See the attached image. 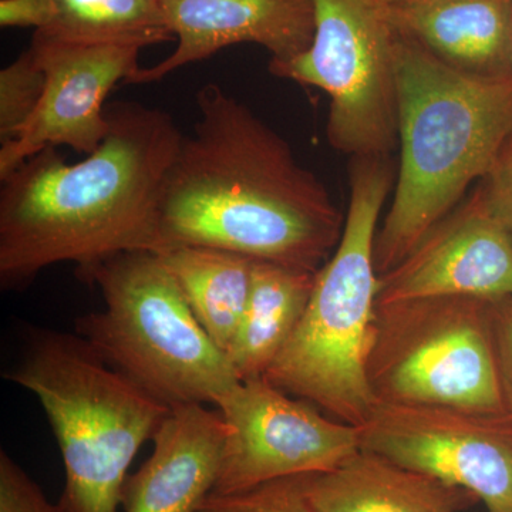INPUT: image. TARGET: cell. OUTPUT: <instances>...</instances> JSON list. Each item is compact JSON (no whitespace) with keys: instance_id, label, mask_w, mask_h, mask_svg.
I'll return each instance as SVG.
<instances>
[{"instance_id":"cell-4","label":"cell","mask_w":512,"mask_h":512,"mask_svg":"<svg viewBox=\"0 0 512 512\" xmlns=\"http://www.w3.org/2000/svg\"><path fill=\"white\" fill-rule=\"evenodd\" d=\"M396 174L392 156L350 158L342 237L316 272L308 306L264 377L330 419L355 427L363 426L379 403L366 362L380 286L376 234Z\"/></svg>"},{"instance_id":"cell-10","label":"cell","mask_w":512,"mask_h":512,"mask_svg":"<svg viewBox=\"0 0 512 512\" xmlns=\"http://www.w3.org/2000/svg\"><path fill=\"white\" fill-rule=\"evenodd\" d=\"M217 409L227 423V437L211 494L326 473L360 448L357 427L330 419L264 377L239 382Z\"/></svg>"},{"instance_id":"cell-11","label":"cell","mask_w":512,"mask_h":512,"mask_svg":"<svg viewBox=\"0 0 512 512\" xmlns=\"http://www.w3.org/2000/svg\"><path fill=\"white\" fill-rule=\"evenodd\" d=\"M29 49L46 76L45 93L32 119L12 143L0 146V180L49 147L92 154L110 123L107 96L138 69L141 47L67 43L33 35Z\"/></svg>"},{"instance_id":"cell-25","label":"cell","mask_w":512,"mask_h":512,"mask_svg":"<svg viewBox=\"0 0 512 512\" xmlns=\"http://www.w3.org/2000/svg\"><path fill=\"white\" fill-rule=\"evenodd\" d=\"M384 2L389 3V5H396V3L406 2V0H384Z\"/></svg>"},{"instance_id":"cell-5","label":"cell","mask_w":512,"mask_h":512,"mask_svg":"<svg viewBox=\"0 0 512 512\" xmlns=\"http://www.w3.org/2000/svg\"><path fill=\"white\" fill-rule=\"evenodd\" d=\"M6 377L42 404L64 464V512H117L128 467L171 412L79 335L37 330Z\"/></svg>"},{"instance_id":"cell-24","label":"cell","mask_w":512,"mask_h":512,"mask_svg":"<svg viewBox=\"0 0 512 512\" xmlns=\"http://www.w3.org/2000/svg\"><path fill=\"white\" fill-rule=\"evenodd\" d=\"M493 336L498 370L508 410L512 413V298L493 302Z\"/></svg>"},{"instance_id":"cell-17","label":"cell","mask_w":512,"mask_h":512,"mask_svg":"<svg viewBox=\"0 0 512 512\" xmlns=\"http://www.w3.org/2000/svg\"><path fill=\"white\" fill-rule=\"evenodd\" d=\"M2 28L67 43L141 47L175 39L158 0H0Z\"/></svg>"},{"instance_id":"cell-12","label":"cell","mask_w":512,"mask_h":512,"mask_svg":"<svg viewBox=\"0 0 512 512\" xmlns=\"http://www.w3.org/2000/svg\"><path fill=\"white\" fill-rule=\"evenodd\" d=\"M434 296L512 298V232L481 188L380 276L377 305Z\"/></svg>"},{"instance_id":"cell-6","label":"cell","mask_w":512,"mask_h":512,"mask_svg":"<svg viewBox=\"0 0 512 512\" xmlns=\"http://www.w3.org/2000/svg\"><path fill=\"white\" fill-rule=\"evenodd\" d=\"M77 274L104 301L76 320L77 335L160 402L218 406L241 382L156 252H124Z\"/></svg>"},{"instance_id":"cell-21","label":"cell","mask_w":512,"mask_h":512,"mask_svg":"<svg viewBox=\"0 0 512 512\" xmlns=\"http://www.w3.org/2000/svg\"><path fill=\"white\" fill-rule=\"evenodd\" d=\"M197 512H315L305 476L281 478L234 494H210Z\"/></svg>"},{"instance_id":"cell-23","label":"cell","mask_w":512,"mask_h":512,"mask_svg":"<svg viewBox=\"0 0 512 512\" xmlns=\"http://www.w3.org/2000/svg\"><path fill=\"white\" fill-rule=\"evenodd\" d=\"M480 188L491 210L512 232V138Z\"/></svg>"},{"instance_id":"cell-18","label":"cell","mask_w":512,"mask_h":512,"mask_svg":"<svg viewBox=\"0 0 512 512\" xmlns=\"http://www.w3.org/2000/svg\"><path fill=\"white\" fill-rule=\"evenodd\" d=\"M316 272L252 261L247 306L225 352L241 382L262 379L295 332Z\"/></svg>"},{"instance_id":"cell-22","label":"cell","mask_w":512,"mask_h":512,"mask_svg":"<svg viewBox=\"0 0 512 512\" xmlns=\"http://www.w3.org/2000/svg\"><path fill=\"white\" fill-rule=\"evenodd\" d=\"M0 512H64L52 504L26 471L2 451L0 453Z\"/></svg>"},{"instance_id":"cell-19","label":"cell","mask_w":512,"mask_h":512,"mask_svg":"<svg viewBox=\"0 0 512 512\" xmlns=\"http://www.w3.org/2000/svg\"><path fill=\"white\" fill-rule=\"evenodd\" d=\"M156 254L180 285L202 328L227 352L247 306L252 259L194 245H177Z\"/></svg>"},{"instance_id":"cell-13","label":"cell","mask_w":512,"mask_h":512,"mask_svg":"<svg viewBox=\"0 0 512 512\" xmlns=\"http://www.w3.org/2000/svg\"><path fill=\"white\" fill-rule=\"evenodd\" d=\"M177 47L151 67H138L124 84L160 82L168 74L202 62L225 47L254 43L284 63L311 46L312 0H158Z\"/></svg>"},{"instance_id":"cell-9","label":"cell","mask_w":512,"mask_h":512,"mask_svg":"<svg viewBox=\"0 0 512 512\" xmlns=\"http://www.w3.org/2000/svg\"><path fill=\"white\" fill-rule=\"evenodd\" d=\"M360 448L476 495L488 512H512V413L377 403Z\"/></svg>"},{"instance_id":"cell-16","label":"cell","mask_w":512,"mask_h":512,"mask_svg":"<svg viewBox=\"0 0 512 512\" xmlns=\"http://www.w3.org/2000/svg\"><path fill=\"white\" fill-rule=\"evenodd\" d=\"M315 512H463L476 495L359 448L326 473L305 476Z\"/></svg>"},{"instance_id":"cell-8","label":"cell","mask_w":512,"mask_h":512,"mask_svg":"<svg viewBox=\"0 0 512 512\" xmlns=\"http://www.w3.org/2000/svg\"><path fill=\"white\" fill-rule=\"evenodd\" d=\"M311 46L269 72L330 99L326 137L352 157L392 156L399 146L396 50L399 33L384 0H312Z\"/></svg>"},{"instance_id":"cell-20","label":"cell","mask_w":512,"mask_h":512,"mask_svg":"<svg viewBox=\"0 0 512 512\" xmlns=\"http://www.w3.org/2000/svg\"><path fill=\"white\" fill-rule=\"evenodd\" d=\"M46 76L32 50L0 72V146L12 143L32 119L45 93Z\"/></svg>"},{"instance_id":"cell-2","label":"cell","mask_w":512,"mask_h":512,"mask_svg":"<svg viewBox=\"0 0 512 512\" xmlns=\"http://www.w3.org/2000/svg\"><path fill=\"white\" fill-rule=\"evenodd\" d=\"M109 131L76 164L55 147L28 158L0 190V285L28 286L43 269L77 272L124 252H160L161 191L184 134L167 111L107 107Z\"/></svg>"},{"instance_id":"cell-3","label":"cell","mask_w":512,"mask_h":512,"mask_svg":"<svg viewBox=\"0 0 512 512\" xmlns=\"http://www.w3.org/2000/svg\"><path fill=\"white\" fill-rule=\"evenodd\" d=\"M396 79L400 161L392 205L376 234L379 276L490 174L512 138V76L458 72L399 35Z\"/></svg>"},{"instance_id":"cell-15","label":"cell","mask_w":512,"mask_h":512,"mask_svg":"<svg viewBox=\"0 0 512 512\" xmlns=\"http://www.w3.org/2000/svg\"><path fill=\"white\" fill-rule=\"evenodd\" d=\"M390 13L400 36L458 72L512 76V0H406Z\"/></svg>"},{"instance_id":"cell-1","label":"cell","mask_w":512,"mask_h":512,"mask_svg":"<svg viewBox=\"0 0 512 512\" xmlns=\"http://www.w3.org/2000/svg\"><path fill=\"white\" fill-rule=\"evenodd\" d=\"M195 104L192 133L181 140L161 191V251L217 248L318 272L345 225L326 185L220 84L198 89Z\"/></svg>"},{"instance_id":"cell-14","label":"cell","mask_w":512,"mask_h":512,"mask_svg":"<svg viewBox=\"0 0 512 512\" xmlns=\"http://www.w3.org/2000/svg\"><path fill=\"white\" fill-rule=\"evenodd\" d=\"M227 423L204 404L171 409L154 450L121 491L124 512H197L220 474Z\"/></svg>"},{"instance_id":"cell-7","label":"cell","mask_w":512,"mask_h":512,"mask_svg":"<svg viewBox=\"0 0 512 512\" xmlns=\"http://www.w3.org/2000/svg\"><path fill=\"white\" fill-rule=\"evenodd\" d=\"M493 302L434 296L377 305L366 362L377 402L508 410Z\"/></svg>"}]
</instances>
